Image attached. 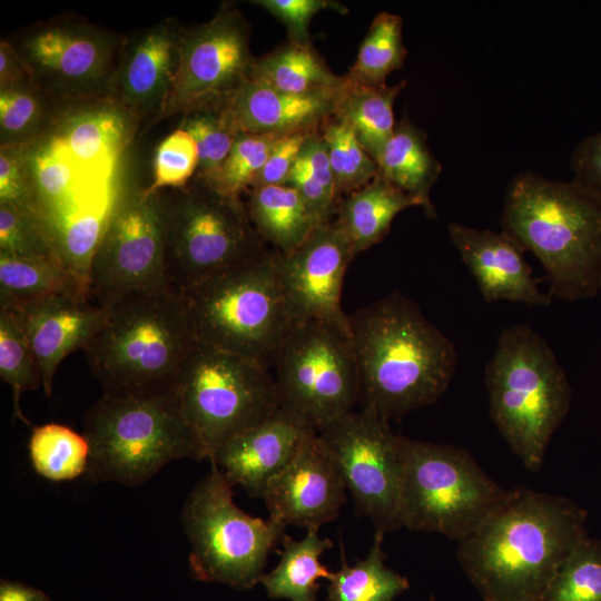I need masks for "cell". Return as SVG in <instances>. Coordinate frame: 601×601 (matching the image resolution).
Listing matches in <instances>:
<instances>
[{
    "label": "cell",
    "mask_w": 601,
    "mask_h": 601,
    "mask_svg": "<svg viewBox=\"0 0 601 601\" xmlns=\"http://www.w3.org/2000/svg\"><path fill=\"white\" fill-rule=\"evenodd\" d=\"M246 193L245 204L255 229L268 247L282 255L295 250L323 225L289 186L267 185Z\"/></svg>",
    "instance_id": "26"
},
{
    "label": "cell",
    "mask_w": 601,
    "mask_h": 601,
    "mask_svg": "<svg viewBox=\"0 0 601 601\" xmlns=\"http://www.w3.org/2000/svg\"><path fill=\"white\" fill-rule=\"evenodd\" d=\"M312 431L278 407L260 423L223 444L208 460L233 486L238 484L250 496L263 499L272 480L290 462Z\"/></svg>",
    "instance_id": "22"
},
{
    "label": "cell",
    "mask_w": 601,
    "mask_h": 601,
    "mask_svg": "<svg viewBox=\"0 0 601 601\" xmlns=\"http://www.w3.org/2000/svg\"><path fill=\"white\" fill-rule=\"evenodd\" d=\"M62 110L32 82L0 89V147L49 139Z\"/></svg>",
    "instance_id": "33"
},
{
    "label": "cell",
    "mask_w": 601,
    "mask_h": 601,
    "mask_svg": "<svg viewBox=\"0 0 601 601\" xmlns=\"http://www.w3.org/2000/svg\"><path fill=\"white\" fill-rule=\"evenodd\" d=\"M250 27L233 4H223L207 22L185 28L177 70L159 121L176 115L225 107L250 78L255 57Z\"/></svg>",
    "instance_id": "16"
},
{
    "label": "cell",
    "mask_w": 601,
    "mask_h": 601,
    "mask_svg": "<svg viewBox=\"0 0 601 601\" xmlns=\"http://www.w3.org/2000/svg\"><path fill=\"white\" fill-rule=\"evenodd\" d=\"M273 368L278 407L317 433L359 401L358 367L347 327L322 321L294 324Z\"/></svg>",
    "instance_id": "12"
},
{
    "label": "cell",
    "mask_w": 601,
    "mask_h": 601,
    "mask_svg": "<svg viewBox=\"0 0 601 601\" xmlns=\"http://www.w3.org/2000/svg\"><path fill=\"white\" fill-rule=\"evenodd\" d=\"M175 390L201 459L278 408L270 370L196 339Z\"/></svg>",
    "instance_id": "10"
},
{
    "label": "cell",
    "mask_w": 601,
    "mask_h": 601,
    "mask_svg": "<svg viewBox=\"0 0 601 601\" xmlns=\"http://www.w3.org/2000/svg\"><path fill=\"white\" fill-rule=\"evenodd\" d=\"M32 146L0 147V206L35 211L47 219L36 184Z\"/></svg>",
    "instance_id": "42"
},
{
    "label": "cell",
    "mask_w": 601,
    "mask_h": 601,
    "mask_svg": "<svg viewBox=\"0 0 601 601\" xmlns=\"http://www.w3.org/2000/svg\"><path fill=\"white\" fill-rule=\"evenodd\" d=\"M178 128L187 131L196 142L198 167L195 177L199 179L210 176L224 162L242 132L227 105L184 115Z\"/></svg>",
    "instance_id": "40"
},
{
    "label": "cell",
    "mask_w": 601,
    "mask_h": 601,
    "mask_svg": "<svg viewBox=\"0 0 601 601\" xmlns=\"http://www.w3.org/2000/svg\"><path fill=\"white\" fill-rule=\"evenodd\" d=\"M319 131L327 146L338 196L361 189L380 174L375 159L345 121L333 116Z\"/></svg>",
    "instance_id": "37"
},
{
    "label": "cell",
    "mask_w": 601,
    "mask_h": 601,
    "mask_svg": "<svg viewBox=\"0 0 601 601\" xmlns=\"http://www.w3.org/2000/svg\"><path fill=\"white\" fill-rule=\"evenodd\" d=\"M106 308L105 323L82 349L104 393L175 388L195 343L181 294L136 292Z\"/></svg>",
    "instance_id": "4"
},
{
    "label": "cell",
    "mask_w": 601,
    "mask_h": 601,
    "mask_svg": "<svg viewBox=\"0 0 601 601\" xmlns=\"http://www.w3.org/2000/svg\"><path fill=\"white\" fill-rule=\"evenodd\" d=\"M449 236L487 303L520 302L545 306L552 302L533 277L524 259V248L508 233L475 229L451 223Z\"/></svg>",
    "instance_id": "21"
},
{
    "label": "cell",
    "mask_w": 601,
    "mask_h": 601,
    "mask_svg": "<svg viewBox=\"0 0 601 601\" xmlns=\"http://www.w3.org/2000/svg\"><path fill=\"white\" fill-rule=\"evenodd\" d=\"M36 356L41 388L50 397L56 372L70 353L83 349L108 309L75 294H53L14 311Z\"/></svg>",
    "instance_id": "20"
},
{
    "label": "cell",
    "mask_w": 601,
    "mask_h": 601,
    "mask_svg": "<svg viewBox=\"0 0 601 601\" xmlns=\"http://www.w3.org/2000/svg\"><path fill=\"white\" fill-rule=\"evenodd\" d=\"M318 130H299L280 136L276 140L264 167L250 188L267 185H285L304 142L312 134Z\"/></svg>",
    "instance_id": "46"
},
{
    "label": "cell",
    "mask_w": 601,
    "mask_h": 601,
    "mask_svg": "<svg viewBox=\"0 0 601 601\" xmlns=\"http://www.w3.org/2000/svg\"><path fill=\"white\" fill-rule=\"evenodd\" d=\"M210 465L181 512L191 548L189 570L196 580L249 590L260 582L267 558L286 528L242 511L233 501V485L214 462Z\"/></svg>",
    "instance_id": "11"
},
{
    "label": "cell",
    "mask_w": 601,
    "mask_h": 601,
    "mask_svg": "<svg viewBox=\"0 0 601 601\" xmlns=\"http://www.w3.org/2000/svg\"><path fill=\"white\" fill-rule=\"evenodd\" d=\"M181 297L196 341L268 370L294 325L273 248L186 289Z\"/></svg>",
    "instance_id": "7"
},
{
    "label": "cell",
    "mask_w": 601,
    "mask_h": 601,
    "mask_svg": "<svg viewBox=\"0 0 601 601\" xmlns=\"http://www.w3.org/2000/svg\"><path fill=\"white\" fill-rule=\"evenodd\" d=\"M375 161L382 176L417 198L426 213L434 215L430 189L440 177L442 166L430 150L423 130L407 119H402L395 125Z\"/></svg>",
    "instance_id": "27"
},
{
    "label": "cell",
    "mask_w": 601,
    "mask_h": 601,
    "mask_svg": "<svg viewBox=\"0 0 601 601\" xmlns=\"http://www.w3.org/2000/svg\"><path fill=\"white\" fill-rule=\"evenodd\" d=\"M347 318L363 406L397 421L447 390L457 364L455 346L414 302L393 293Z\"/></svg>",
    "instance_id": "2"
},
{
    "label": "cell",
    "mask_w": 601,
    "mask_h": 601,
    "mask_svg": "<svg viewBox=\"0 0 601 601\" xmlns=\"http://www.w3.org/2000/svg\"><path fill=\"white\" fill-rule=\"evenodd\" d=\"M136 129L108 99L63 108L50 139L80 165H96L119 149L124 134Z\"/></svg>",
    "instance_id": "24"
},
{
    "label": "cell",
    "mask_w": 601,
    "mask_h": 601,
    "mask_svg": "<svg viewBox=\"0 0 601 601\" xmlns=\"http://www.w3.org/2000/svg\"><path fill=\"white\" fill-rule=\"evenodd\" d=\"M278 564L260 578L270 599L292 601H319V579L329 580L332 573L321 563V555L333 548L328 538L321 539L318 529H307L302 540L284 535Z\"/></svg>",
    "instance_id": "29"
},
{
    "label": "cell",
    "mask_w": 601,
    "mask_h": 601,
    "mask_svg": "<svg viewBox=\"0 0 601 601\" xmlns=\"http://www.w3.org/2000/svg\"><path fill=\"white\" fill-rule=\"evenodd\" d=\"M355 256L335 220L318 226L292 253L277 252L279 279L294 324L322 321L348 328L341 297L347 266Z\"/></svg>",
    "instance_id": "17"
},
{
    "label": "cell",
    "mask_w": 601,
    "mask_h": 601,
    "mask_svg": "<svg viewBox=\"0 0 601 601\" xmlns=\"http://www.w3.org/2000/svg\"><path fill=\"white\" fill-rule=\"evenodd\" d=\"M185 27L167 18L124 36L108 100L137 128L159 121L168 100Z\"/></svg>",
    "instance_id": "18"
},
{
    "label": "cell",
    "mask_w": 601,
    "mask_h": 601,
    "mask_svg": "<svg viewBox=\"0 0 601 601\" xmlns=\"http://www.w3.org/2000/svg\"><path fill=\"white\" fill-rule=\"evenodd\" d=\"M62 293L90 299L65 260L0 252V309L14 311L39 298Z\"/></svg>",
    "instance_id": "28"
},
{
    "label": "cell",
    "mask_w": 601,
    "mask_h": 601,
    "mask_svg": "<svg viewBox=\"0 0 601 601\" xmlns=\"http://www.w3.org/2000/svg\"><path fill=\"white\" fill-rule=\"evenodd\" d=\"M280 136L239 132L224 162L201 180L221 195L240 197L250 188Z\"/></svg>",
    "instance_id": "39"
},
{
    "label": "cell",
    "mask_w": 601,
    "mask_h": 601,
    "mask_svg": "<svg viewBox=\"0 0 601 601\" xmlns=\"http://www.w3.org/2000/svg\"><path fill=\"white\" fill-rule=\"evenodd\" d=\"M28 450L33 470L49 481H70L87 472L89 442L67 425L47 423L33 427Z\"/></svg>",
    "instance_id": "34"
},
{
    "label": "cell",
    "mask_w": 601,
    "mask_h": 601,
    "mask_svg": "<svg viewBox=\"0 0 601 601\" xmlns=\"http://www.w3.org/2000/svg\"><path fill=\"white\" fill-rule=\"evenodd\" d=\"M599 290H601V268H600V275H599Z\"/></svg>",
    "instance_id": "50"
},
{
    "label": "cell",
    "mask_w": 601,
    "mask_h": 601,
    "mask_svg": "<svg viewBox=\"0 0 601 601\" xmlns=\"http://www.w3.org/2000/svg\"><path fill=\"white\" fill-rule=\"evenodd\" d=\"M92 482L137 486L180 459L203 460L175 388L104 393L83 415Z\"/></svg>",
    "instance_id": "6"
},
{
    "label": "cell",
    "mask_w": 601,
    "mask_h": 601,
    "mask_svg": "<svg viewBox=\"0 0 601 601\" xmlns=\"http://www.w3.org/2000/svg\"><path fill=\"white\" fill-rule=\"evenodd\" d=\"M0 252L63 260L48 220L38 213L9 206H0Z\"/></svg>",
    "instance_id": "41"
},
{
    "label": "cell",
    "mask_w": 601,
    "mask_h": 601,
    "mask_svg": "<svg viewBox=\"0 0 601 601\" xmlns=\"http://www.w3.org/2000/svg\"><path fill=\"white\" fill-rule=\"evenodd\" d=\"M253 3L277 18L286 27L288 40L299 45L312 43L308 27L317 12L326 9L347 12L343 4L331 0H256Z\"/></svg>",
    "instance_id": "45"
},
{
    "label": "cell",
    "mask_w": 601,
    "mask_h": 601,
    "mask_svg": "<svg viewBox=\"0 0 601 601\" xmlns=\"http://www.w3.org/2000/svg\"><path fill=\"white\" fill-rule=\"evenodd\" d=\"M318 436L353 496L356 514L370 519L375 533L403 528V462L388 421L363 406L331 423Z\"/></svg>",
    "instance_id": "15"
},
{
    "label": "cell",
    "mask_w": 601,
    "mask_h": 601,
    "mask_svg": "<svg viewBox=\"0 0 601 601\" xmlns=\"http://www.w3.org/2000/svg\"><path fill=\"white\" fill-rule=\"evenodd\" d=\"M165 253L166 190L122 187L89 264V298L106 308L131 293L171 288Z\"/></svg>",
    "instance_id": "13"
},
{
    "label": "cell",
    "mask_w": 601,
    "mask_h": 601,
    "mask_svg": "<svg viewBox=\"0 0 601 601\" xmlns=\"http://www.w3.org/2000/svg\"><path fill=\"white\" fill-rule=\"evenodd\" d=\"M198 149L193 137L177 128L156 148L152 181L148 191L156 193L186 186L196 175Z\"/></svg>",
    "instance_id": "43"
},
{
    "label": "cell",
    "mask_w": 601,
    "mask_h": 601,
    "mask_svg": "<svg viewBox=\"0 0 601 601\" xmlns=\"http://www.w3.org/2000/svg\"><path fill=\"white\" fill-rule=\"evenodd\" d=\"M402 525L461 541L509 495L464 449L397 435Z\"/></svg>",
    "instance_id": "9"
},
{
    "label": "cell",
    "mask_w": 601,
    "mask_h": 601,
    "mask_svg": "<svg viewBox=\"0 0 601 601\" xmlns=\"http://www.w3.org/2000/svg\"><path fill=\"white\" fill-rule=\"evenodd\" d=\"M570 164L572 181L601 201V131L579 144Z\"/></svg>",
    "instance_id": "47"
},
{
    "label": "cell",
    "mask_w": 601,
    "mask_h": 601,
    "mask_svg": "<svg viewBox=\"0 0 601 601\" xmlns=\"http://www.w3.org/2000/svg\"><path fill=\"white\" fill-rule=\"evenodd\" d=\"M31 78L20 55L8 39L0 41V89L30 83Z\"/></svg>",
    "instance_id": "48"
},
{
    "label": "cell",
    "mask_w": 601,
    "mask_h": 601,
    "mask_svg": "<svg viewBox=\"0 0 601 601\" xmlns=\"http://www.w3.org/2000/svg\"><path fill=\"white\" fill-rule=\"evenodd\" d=\"M0 377L12 391L13 418L29 424L20 398L24 392L41 386L40 372L18 316L8 309H0Z\"/></svg>",
    "instance_id": "36"
},
{
    "label": "cell",
    "mask_w": 601,
    "mask_h": 601,
    "mask_svg": "<svg viewBox=\"0 0 601 601\" xmlns=\"http://www.w3.org/2000/svg\"><path fill=\"white\" fill-rule=\"evenodd\" d=\"M124 36L71 14L39 21L8 39L35 87L62 108L108 99Z\"/></svg>",
    "instance_id": "14"
},
{
    "label": "cell",
    "mask_w": 601,
    "mask_h": 601,
    "mask_svg": "<svg viewBox=\"0 0 601 601\" xmlns=\"http://www.w3.org/2000/svg\"><path fill=\"white\" fill-rule=\"evenodd\" d=\"M268 248L240 197L221 195L196 177L184 187L166 190V274L178 293Z\"/></svg>",
    "instance_id": "8"
},
{
    "label": "cell",
    "mask_w": 601,
    "mask_h": 601,
    "mask_svg": "<svg viewBox=\"0 0 601 601\" xmlns=\"http://www.w3.org/2000/svg\"><path fill=\"white\" fill-rule=\"evenodd\" d=\"M0 601H52L45 592L27 583L2 579Z\"/></svg>",
    "instance_id": "49"
},
{
    "label": "cell",
    "mask_w": 601,
    "mask_h": 601,
    "mask_svg": "<svg viewBox=\"0 0 601 601\" xmlns=\"http://www.w3.org/2000/svg\"><path fill=\"white\" fill-rule=\"evenodd\" d=\"M490 416L523 465L536 472L571 405L568 377L546 342L528 325L499 334L485 367Z\"/></svg>",
    "instance_id": "5"
},
{
    "label": "cell",
    "mask_w": 601,
    "mask_h": 601,
    "mask_svg": "<svg viewBox=\"0 0 601 601\" xmlns=\"http://www.w3.org/2000/svg\"><path fill=\"white\" fill-rule=\"evenodd\" d=\"M540 601H601V540H583L560 564Z\"/></svg>",
    "instance_id": "38"
},
{
    "label": "cell",
    "mask_w": 601,
    "mask_h": 601,
    "mask_svg": "<svg viewBox=\"0 0 601 601\" xmlns=\"http://www.w3.org/2000/svg\"><path fill=\"white\" fill-rule=\"evenodd\" d=\"M588 538L587 513L564 496L515 487L467 536L456 559L484 601H540Z\"/></svg>",
    "instance_id": "1"
},
{
    "label": "cell",
    "mask_w": 601,
    "mask_h": 601,
    "mask_svg": "<svg viewBox=\"0 0 601 601\" xmlns=\"http://www.w3.org/2000/svg\"><path fill=\"white\" fill-rule=\"evenodd\" d=\"M412 206L423 204L378 174L338 204L335 223L357 255L380 243L396 215Z\"/></svg>",
    "instance_id": "25"
},
{
    "label": "cell",
    "mask_w": 601,
    "mask_h": 601,
    "mask_svg": "<svg viewBox=\"0 0 601 601\" xmlns=\"http://www.w3.org/2000/svg\"><path fill=\"white\" fill-rule=\"evenodd\" d=\"M345 484L318 433L309 432L290 462L269 483L264 502L283 526L319 529L346 502Z\"/></svg>",
    "instance_id": "19"
},
{
    "label": "cell",
    "mask_w": 601,
    "mask_h": 601,
    "mask_svg": "<svg viewBox=\"0 0 601 601\" xmlns=\"http://www.w3.org/2000/svg\"><path fill=\"white\" fill-rule=\"evenodd\" d=\"M402 26L401 16L378 13L361 43L355 63L346 75L361 83L385 86L388 73L400 69L407 55Z\"/></svg>",
    "instance_id": "35"
},
{
    "label": "cell",
    "mask_w": 601,
    "mask_h": 601,
    "mask_svg": "<svg viewBox=\"0 0 601 601\" xmlns=\"http://www.w3.org/2000/svg\"><path fill=\"white\" fill-rule=\"evenodd\" d=\"M405 86L404 80L394 86H372L344 76L334 117L353 129L363 148L374 159L394 131L393 106Z\"/></svg>",
    "instance_id": "30"
},
{
    "label": "cell",
    "mask_w": 601,
    "mask_h": 601,
    "mask_svg": "<svg viewBox=\"0 0 601 601\" xmlns=\"http://www.w3.org/2000/svg\"><path fill=\"white\" fill-rule=\"evenodd\" d=\"M339 88L298 95L247 79L227 108L243 132L286 135L319 129L335 114Z\"/></svg>",
    "instance_id": "23"
},
{
    "label": "cell",
    "mask_w": 601,
    "mask_h": 601,
    "mask_svg": "<svg viewBox=\"0 0 601 601\" xmlns=\"http://www.w3.org/2000/svg\"><path fill=\"white\" fill-rule=\"evenodd\" d=\"M430 601H435V598H434V597H431Z\"/></svg>",
    "instance_id": "51"
},
{
    "label": "cell",
    "mask_w": 601,
    "mask_h": 601,
    "mask_svg": "<svg viewBox=\"0 0 601 601\" xmlns=\"http://www.w3.org/2000/svg\"><path fill=\"white\" fill-rule=\"evenodd\" d=\"M107 213L108 210L93 208L77 211L66 226L63 238L59 243V252L66 264L72 270V262L76 260L86 282L91 257L104 231Z\"/></svg>",
    "instance_id": "44"
},
{
    "label": "cell",
    "mask_w": 601,
    "mask_h": 601,
    "mask_svg": "<svg viewBox=\"0 0 601 601\" xmlns=\"http://www.w3.org/2000/svg\"><path fill=\"white\" fill-rule=\"evenodd\" d=\"M501 226L540 260L552 297L577 300L597 294L601 201L575 183L533 171L516 175L505 190Z\"/></svg>",
    "instance_id": "3"
},
{
    "label": "cell",
    "mask_w": 601,
    "mask_h": 601,
    "mask_svg": "<svg viewBox=\"0 0 601 601\" xmlns=\"http://www.w3.org/2000/svg\"><path fill=\"white\" fill-rule=\"evenodd\" d=\"M289 93H311L342 86L344 76L335 75L313 45L287 41L256 58L250 78Z\"/></svg>",
    "instance_id": "31"
},
{
    "label": "cell",
    "mask_w": 601,
    "mask_h": 601,
    "mask_svg": "<svg viewBox=\"0 0 601 601\" xmlns=\"http://www.w3.org/2000/svg\"><path fill=\"white\" fill-rule=\"evenodd\" d=\"M383 539L384 534L375 533L367 556L353 566L347 563L339 541L341 568L328 580L326 601H393L410 588L406 577L385 565Z\"/></svg>",
    "instance_id": "32"
}]
</instances>
